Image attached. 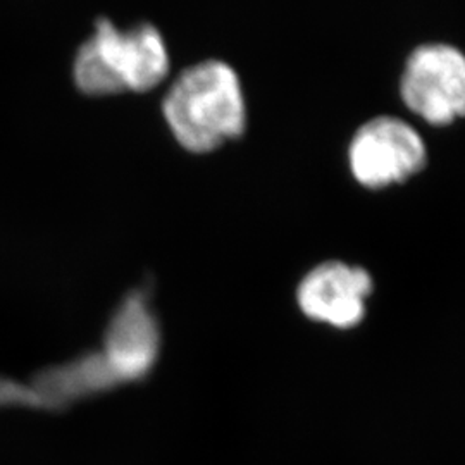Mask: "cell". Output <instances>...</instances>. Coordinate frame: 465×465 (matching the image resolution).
Here are the masks:
<instances>
[{
	"instance_id": "obj_1",
	"label": "cell",
	"mask_w": 465,
	"mask_h": 465,
	"mask_svg": "<svg viewBox=\"0 0 465 465\" xmlns=\"http://www.w3.org/2000/svg\"><path fill=\"white\" fill-rule=\"evenodd\" d=\"M163 111L180 145L195 153L242 136L247 124L240 78L232 66L214 59L183 71L169 88Z\"/></svg>"
},
{
	"instance_id": "obj_2",
	"label": "cell",
	"mask_w": 465,
	"mask_h": 465,
	"mask_svg": "<svg viewBox=\"0 0 465 465\" xmlns=\"http://www.w3.org/2000/svg\"><path fill=\"white\" fill-rule=\"evenodd\" d=\"M167 73L166 44L153 26L138 25L121 32L104 17L74 61V80L88 95L149 92Z\"/></svg>"
},
{
	"instance_id": "obj_3",
	"label": "cell",
	"mask_w": 465,
	"mask_h": 465,
	"mask_svg": "<svg viewBox=\"0 0 465 465\" xmlns=\"http://www.w3.org/2000/svg\"><path fill=\"white\" fill-rule=\"evenodd\" d=\"M405 107L432 126L465 117V54L447 44L417 47L401 74Z\"/></svg>"
},
{
	"instance_id": "obj_4",
	"label": "cell",
	"mask_w": 465,
	"mask_h": 465,
	"mask_svg": "<svg viewBox=\"0 0 465 465\" xmlns=\"http://www.w3.org/2000/svg\"><path fill=\"white\" fill-rule=\"evenodd\" d=\"M426 161L422 136L399 117H374L350 142V171L371 190L407 182L424 169Z\"/></svg>"
},
{
	"instance_id": "obj_5",
	"label": "cell",
	"mask_w": 465,
	"mask_h": 465,
	"mask_svg": "<svg viewBox=\"0 0 465 465\" xmlns=\"http://www.w3.org/2000/svg\"><path fill=\"white\" fill-rule=\"evenodd\" d=\"M374 278L366 267L343 261H326L300 280L295 299L303 316L332 330L350 331L367 317Z\"/></svg>"
},
{
	"instance_id": "obj_6",
	"label": "cell",
	"mask_w": 465,
	"mask_h": 465,
	"mask_svg": "<svg viewBox=\"0 0 465 465\" xmlns=\"http://www.w3.org/2000/svg\"><path fill=\"white\" fill-rule=\"evenodd\" d=\"M117 382L143 378L159 355V326L145 293L134 292L117 307L100 351Z\"/></svg>"
},
{
	"instance_id": "obj_7",
	"label": "cell",
	"mask_w": 465,
	"mask_h": 465,
	"mask_svg": "<svg viewBox=\"0 0 465 465\" xmlns=\"http://www.w3.org/2000/svg\"><path fill=\"white\" fill-rule=\"evenodd\" d=\"M119 384L102 353L50 367L36 374L30 386H19V405L61 409L74 400L90 397Z\"/></svg>"
}]
</instances>
